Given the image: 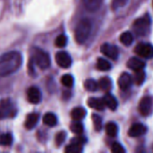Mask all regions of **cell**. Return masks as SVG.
<instances>
[{
    "label": "cell",
    "mask_w": 153,
    "mask_h": 153,
    "mask_svg": "<svg viewBox=\"0 0 153 153\" xmlns=\"http://www.w3.org/2000/svg\"><path fill=\"white\" fill-rule=\"evenodd\" d=\"M22 65V56L19 51H9L0 56V77L16 73Z\"/></svg>",
    "instance_id": "obj_1"
},
{
    "label": "cell",
    "mask_w": 153,
    "mask_h": 153,
    "mask_svg": "<svg viewBox=\"0 0 153 153\" xmlns=\"http://www.w3.org/2000/svg\"><path fill=\"white\" fill-rule=\"evenodd\" d=\"M91 22L88 18H83L80 20V22L76 25L74 31L75 39L79 44L84 43L89 39L91 32Z\"/></svg>",
    "instance_id": "obj_2"
},
{
    "label": "cell",
    "mask_w": 153,
    "mask_h": 153,
    "mask_svg": "<svg viewBox=\"0 0 153 153\" xmlns=\"http://www.w3.org/2000/svg\"><path fill=\"white\" fill-rule=\"evenodd\" d=\"M31 59L34 61L35 65L42 70L48 69L51 65V60H50L49 55L46 51H44L43 49H41L39 48H33Z\"/></svg>",
    "instance_id": "obj_3"
},
{
    "label": "cell",
    "mask_w": 153,
    "mask_h": 153,
    "mask_svg": "<svg viewBox=\"0 0 153 153\" xmlns=\"http://www.w3.org/2000/svg\"><path fill=\"white\" fill-rule=\"evenodd\" d=\"M17 109L15 104L9 98L0 100V120L12 118L16 115Z\"/></svg>",
    "instance_id": "obj_4"
},
{
    "label": "cell",
    "mask_w": 153,
    "mask_h": 153,
    "mask_svg": "<svg viewBox=\"0 0 153 153\" xmlns=\"http://www.w3.org/2000/svg\"><path fill=\"white\" fill-rule=\"evenodd\" d=\"M134 30L139 36H144L148 33L151 27V19L148 15H145L142 18H139L134 21Z\"/></svg>",
    "instance_id": "obj_5"
},
{
    "label": "cell",
    "mask_w": 153,
    "mask_h": 153,
    "mask_svg": "<svg viewBox=\"0 0 153 153\" xmlns=\"http://www.w3.org/2000/svg\"><path fill=\"white\" fill-rule=\"evenodd\" d=\"M134 52L143 58H152L153 46L150 43H140L135 47Z\"/></svg>",
    "instance_id": "obj_6"
},
{
    "label": "cell",
    "mask_w": 153,
    "mask_h": 153,
    "mask_svg": "<svg viewBox=\"0 0 153 153\" xmlns=\"http://www.w3.org/2000/svg\"><path fill=\"white\" fill-rule=\"evenodd\" d=\"M153 108V99L150 96H145L143 97L139 103V110L140 113L146 117L149 116L152 112Z\"/></svg>",
    "instance_id": "obj_7"
},
{
    "label": "cell",
    "mask_w": 153,
    "mask_h": 153,
    "mask_svg": "<svg viewBox=\"0 0 153 153\" xmlns=\"http://www.w3.org/2000/svg\"><path fill=\"white\" fill-rule=\"evenodd\" d=\"M56 62L61 68H69L72 65V57L65 51H59L56 55Z\"/></svg>",
    "instance_id": "obj_8"
},
{
    "label": "cell",
    "mask_w": 153,
    "mask_h": 153,
    "mask_svg": "<svg viewBox=\"0 0 153 153\" xmlns=\"http://www.w3.org/2000/svg\"><path fill=\"white\" fill-rule=\"evenodd\" d=\"M100 51L103 55L112 60H117L118 57V49L116 46L109 43H104L100 47Z\"/></svg>",
    "instance_id": "obj_9"
},
{
    "label": "cell",
    "mask_w": 153,
    "mask_h": 153,
    "mask_svg": "<svg viewBox=\"0 0 153 153\" xmlns=\"http://www.w3.org/2000/svg\"><path fill=\"white\" fill-rule=\"evenodd\" d=\"M28 100L31 104H39L42 100V94L40 90L36 86H31L27 91Z\"/></svg>",
    "instance_id": "obj_10"
},
{
    "label": "cell",
    "mask_w": 153,
    "mask_h": 153,
    "mask_svg": "<svg viewBox=\"0 0 153 153\" xmlns=\"http://www.w3.org/2000/svg\"><path fill=\"white\" fill-rule=\"evenodd\" d=\"M146 132H147V128L144 125L141 123H136L130 127L128 131V135L130 137H140L144 135Z\"/></svg>",
    "instance_id": "obj_11"
},
{
    "label": "cell",
    "mask_w": 153,
    "mask_h": 153,
    "mask_svg": "<svg viewBox=\"0 0 153 153\" xmlns=\"http://www.w3.org/2000/svg\"><path fill=\"white\" fill-rule=\"evenodd\" d=\"M118 86L122 91H126L128 90L131 85L133 84V78L132 76L127 74V73H123L120 77L118 78Z\"/></svg>",
    "instance_id": "obj_12"
},
{
    "label": "cell",
    "mask_w": 153,
    "mask_h": 153,
    "mask_svg": "<svg viewBox=\"0 0 153 153\" xmlns=\"http://www.w3.org/2000/svg\"><path fill=\"white\" fill-rule=\"evenodd\" d=\"M127 66L131 70L134 72H138V71L143 70V68L145 67V63L138 57H132L128 60Z\"/></svg>",
    "instance_id": "obj_13"
},
{
    "label": "cell",
    "mask_w": 153,
    "mask_h": 153,
    "mask_svg": "<svg viewBox=\"0 0 153 153\" xmlns=\"http://www.w3.org/2000/svg\"><path fill=\"white\" fill-rule=\"evenodd\" d=\"M39 120V113H36V112L30 113L27 116L24 126L28 130H31V129L36 127Z\"/></svg>",
    "instance_id": "obj_14"
},
{
    "label": "cell",
    "mask_w": 153,
    "mask_h": 153,
    "mask_svg": "<svg viewBox=\"0 0 153 153\" xmlns=\"http://www.w3.org/2000/svg\"><path fill=\"white\" fill-rule=\"evenodd\" d=\"M88 105L90 108H94L96 110H103L105 108V103L103 101V99H99V98H91L88 100Z\"/></svg>",
    "instance_id": "obj_15"
},
{
    "label": "cell",
    "mask_w": 153,
    "mask_h": 153,
    "mask_svg": "<svg viewBox=\"0 0 153 153\" xmlns=\"http://www.w3.org/2000/svg\"><path fill=\"white\" fill-rule=\"evenodd\" d=\"M43 123L49 127H54L57 124V117L54 113L48 112L43 116Z\"/></svg>",
    "instance_id": "obj_16"
},
{
    "label": "cell",
    "mask_w": 153,
    "mask_h": 153,
    "mask_svg": "<svg viewBox=\"0 0 153 153\" xmlns=\"http://www.w3.org/2000/svg\"><path fill=\"white\" fill-rule=\"evenodd\" d=\"M103 101L105 103V106L108 107L111 110H116L117 108V101L116 98L111 94H106L103 98Z\"/></svg>",
    "instance_id": "obj_17"
},
{
    "label": "cell",
    "mask_w": 153,
    "mask_h": 153,
    "mask_svg": "<svg viewBox=\"0 0 153 153\" xmlns=\"http://www.w3.org/2000/svg\"><path fill=\"white\" fill-rule=\"evenodd\" d=\"M87 112L86 110L82 108V107H77V108H74L73 110H72V113H71V116H72V118L75 121H81L82 120L85 116H86Z\"/></svg>",
    "instance_id": "obj_18"
},
{
    "label": "cell",
    "mask_w": 153,
    "mask_h": 153,
    "mask_svg": "<svg viewBox=\"0 0 153 153\" xmlns=\"http://www.w3.org/2000/svg\"><path fill=\"white\" fill-rule=\"evenodd\" d=\"M120 42L125 45V46H130L133 42H134V37H133V34L129 31H126L124 33H122L120 35Z\"/></svg>",
    "instance_id": "obj_19"
},
{
    "label": "cell",
    "mask_w": 153,
    "mask_h": 153,
    "mask_svg": "<svg viewBox=\"0 0 153 153\" xmlns=\"http://www.w3.org/2000/svg\"><path fill=\"white\" fill-rule=\"evenodd\" d=\"M85 7L89 11H97L100 4H101V0H83Z\"/></svg>",
    "instance_id": "obj_20"
},
{
    "label": "cell",
    "mask_w": 153,
    "mask_h": 153,
    "mask_svg": "<svg viewBox=\"0 0 153 153\" xmlns=\"http://www.w3.org/2000/svg\"><path fill=\"white\" fill-rule=\"evenodd\" d=\"M105 130H106V133H107V134L108 136L115 137L117 134L118 128H117V126L116 125V123H114V122H108L106 125V126H105Z\"/></svg>",
    "instance_id": "obj_21"
},
{
    "label": "cell",
    "mask_w": 153,
    "mask_h": 153,
    "mask_svg": "<svg viewBox=\"0 0 153 153\" xmlns=\"http://www.w3.org/2000/svg\"><path fill=\"white\" fill-rule=\"evenodd\" d=\"M13 142V137L12 134L6 133L0 134V145L1 146H10Z\"/></svg>",
    "instance_id": "obj_22"
},
{
    "label": "cell",
    "mask_w": 153,
    "mask_h": 153,
    "mask_svg": "<svg viewBox=\"0 0 153 153\" xmlns=\"http://www.w3.org/2000/svg\"><path fill=\"white\" fill-rule=\"evenodd\" d=\"M112 87V82L108 77H103L99 81V88L104 91H108Z\"/></svg>",
    "instance_id": "obj_23"
},
{
    "label": "cell",
    "mask_w": 153,
    "mask_h": 153,
    "mask_svg": "<svg viewBox=\"0 0 153 153\" xmlns=\"http://www.w3.org/2000/svg\"><path fill=\"white\" fill-rule=\"evenodd\" d=\"M84 87H85L86 91L94 92V91H98V89H99V82H96L94 79H87L84 82Z\"/></svg>",
    "instance_id": "obj_24"
},
{
    "label": "cell",
    "mask_w": 153,
    "mask_h": 153,
    "mask_svg": "<svg viewBox=\"0 0 153 153\" xmlns=\"http://www.w3.org/2000/svg\"><path fill=\"white\" fill-rule=\"evenodd\" d=\"M97 68L100 71H108L111 69V64L108 60L100 57L97 61Z\"/></svg>",
    "instance_id": "obj_25"
},
{
    "label": "cell",
    "mask_w": 153,
    "mask_h": 153,
    "mask_svg": "<svg viewBox=\"0 0 153 153\" xmlns=\"http://www.w3.org/2000/svg\"><path fill=\"white\" fill-rule=\"evenodd\" d=\"M70 129H71V131H72L74 134L80 135V134H82V132H83V126H82V124L80 121H75V120H74V122L72 123V125H71V126H70Z\"/></svg>",
    "instance_id": "obj_26"
},
{
    "label": "cell",
    "mask_w": 153,
    "mask_h": 153,
    "mask_svg": "<svg viewBox=\"0 0 153 153\" xmlns=\"http://www.w3.org/2000/svg\"><path fill=\"white\" fill-rule=\"evenodd\" d=\"M67 41H68V39H67V36L64 33L62 34H59L56 38V40H55V45L58 48H64L66 46L67 44Z\"/></svg>",
    "instance_id": "obj_27"
},
{
    "label": "cell",
    "mask_w": 153,
    "mask_h": 153,
    "mask_svg": "<svg viewBox=\"0 0 153 153\" xmlns=\"http://www.w3.org/2000/svg\"><path fill=\"white\" fill-rule=\"evenodd\" d=\"M65 152L66 153H79L82 152V145L80 144H76V143H71L68 146H66L65 148Z\"/></svg>",
    "instance_id": "obj_28"
},
{
    "label": "cell",
    "mask_w": 153,
    "mask_h": 153,
    "mask_svg": "<svg viewBox=\"0 0 153 153\" xmlns=\"http://www.w3.org/2000/svg\"><path fill=\"white\" fill-rule=\"evenodd\" d=\"M74 82V77H73L71 74H65V75H63L62 78H61V83H62L65 87H66V88H71V87H73Z\"/></svg>",
    "instance_id": "obj_29"
},
{
    "label": "cell",
    "mask_w": 153,
    "mask_h": 153,
    "mask_svg": "<svg viewBox=\"0 0 153 153\" xmlns=\"http://www.w3.org/2000/svg\"><path fill=\"white\" fill-rule=\"evenodd\" d=\"M135 73L136 74L134 75V82L137 85H142L145 80V73L143 70H141V71H138Z\"/></svg>",
    "instance_id": "obj_30"
},
{
    "label": "cell",
    "mask_w": 153,
    "mask_h": 153,
    "mask_svg": "<svg viewBox=\"0 0 153 153\" xmlns=\"http://www.w3.org/2000/svg\"><path fill=\"white\" fill-rule=\"evenodd\" d=\"M92 121L94 124V128L96 131H100L102 129V120L100 116L98 115H92Z\"/></svg>",
    "instance_id": "obj_31"
},
{
    "label": "cell",
    "mask_w": 153,
    "mask_h": 153,
    "mask_svg": "<svg viewBox=\"0 0 153 153\" xmlns=\"http://www.w3.org/2000/svg\"><path fill=\"white\" fill-rule=\"evenodd\" d=\"M128 0H112V8L114 10L124 7L127 4Z\"/></svg>",
    "instance_id": "obj_32"
},
{
    "label": "cell",
    "mask_w": 153,
    "mask_h": 153,
    "mask_svg": "<svg viewBox=\"0 0 153 153\" xmlns=\"http://www.w3.org/2000/svg\"><path fill=\"white\" fill-rule=\"evenodd\" d=\"M111 151L114 153H124L126 152V150L124 149V147L119 143H113L112 146H111Z\"/></svg>",
    "instance_id": "obj_33"
},
{
    "label": "cell",
    "mask_w": 153,
    "mask_h": 153,
    "mask_svg": "<svg viewBox=\"0 0 153 153\" xmlns=\"http://www.w3.org/2000/svg\"><path fill=\"white\" fill-rule=\"evenodd\" d=\"M65 137H66V134L64 133V132H60L59 134H56V143L58 146H60L65 140Z\"/></svg>",
    "instance_id": "obj_34"
},
{
    "label": "cell",
    "mask_w": 153,
    "mask_h": 153,
    "mask_svg": "<svg viewBox=\"0 0 153 153\" xmlns=\"http://www.w3.org/2000/svg\"><path fill=\"white\" fill-rule=\"evenodd\" d=\"M71 143H76V144H80V145H83L86 143V138L85 137H82V136H78V137L74 138L71 141Z\"/></svg>",
    "instance_id": "obj_35"
}]
</instances>
